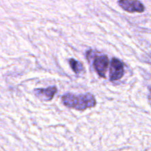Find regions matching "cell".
I'll return each mask as SVG.
<instances>
[{
  "mask_svg": "<svg viewBox=\"0 0 151 151\" xmlns=\"http://www.w3.org/2000/svg\"><path fill=\"white\" fill-rule=\"evenodd\" d=\"M62 103L67 108L78 111H85L96 106L95 97L91 93L78 95L68 93L62 96Z\"/></svg>",
  "mask_w": 151,
  "mask_h": 151,
  "instance_id": "cell-1",
  "label": "cell"
},
{
  "mask_svg": "<svg viewBox=\"0 0 151 151\" xmlns=\"http://www.w3.org/2000/svg\"><path fill=\"white\" fill-rule=\"evenodd\" d=\"M118 4L125 11L128 13H143L145 11L144 4L139 0H119Z\"/></svg>",
  "mask_w": 151,
  "mask_h": 151,
  "instance_id": "cell-2",
  "label": "cell"
},
{
  "mask_svg": "<svg viewBox=\"0 0 151 151\" xmlns=\"http://www.w3.org/2000/svg\"><path fill=\"white\" fill-rule=\"evenodd\" d=\"M124 66L123 63L119 59L113 58L111 62L110 71H109V78L110 81H115L120 80L123 77Z\"/></svg>",
  "mask_w": 151,
  "mask_h": 151,
  "instance_id": "cell-3",
  "label": "cell"
},
{
  "mask_svg": "<svg viewBox=\"0 0 151 151\" xmlns=\"http://www.w3.org/2000/svg\"><path fill=\"white\" fill-rule=\"evenodd\" d=\"M93 64L97 75L100 78H106V73L109 65V59L108 56L104 55L97 56L94 58Z\"/></svg>",
  "mask_w": 151,
  "mask_h": 151,
  "instance_id": "cell-4",
  "label": "cell"
},
{
  "mask_svg": "<svg viewBox=\"0 0 151 151\" xmlns=\"http://www.w3.org/2000/svg\"><path fill=\"white\" fill-rule=\"evenodd\" d=\"M33 92L35 97L40 100L48 102L52 100L55 94L57 92V88L55 86H50L46 88H35Z\"/></svg>",
  "mask_w": 151,
  "mask_h": 151,
  "instance_id": "cell-5",
  "label": "cell"
},
{
  "mask_svg": "<svg viewBox=\"0 0 151 151\" xmlns=\"http://www.w3.org/2000/svg\"><path fill=\"white\" fill-rule=\"evenodd\" d=\"M69 65H70L71 68L73 70V72H75L76 75H79L83 70V65L81 63L80 61H78L75 59L71 58L69 60Z\"/></svg>",
  "mask_w": 151,
  "mask_h": 151,
  "instance_id": "cell-6",
  "label": "cell"
},
{
  "mask_svg": "<svg viewBox=\"0 0 151 151\" xmlns=\"http://www.w3.org/2000/svg\"><path fill=\"white\" fill-rule=\"evenodd\" d=\"M148 101L151 106V86L149 88V94H148Z\"/></svg>",
  "mask_w": 151,
  "mask_h": 151,
  "instance_id": "cell-7",
  "label": "cell"
}]
</instances>
